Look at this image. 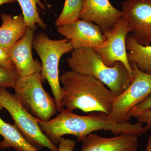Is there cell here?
I'll return each mask as SVG.
<instances>
[{"label": "cell", "mask_w": 151, "mask_h": 151, "mask_svg": "<svg viewBox=\"0 0 151 151\" xmlns=\"http://www.w3.org/2000/svg\"><path fill=\"white\" fill-rule=\"evenodd\" d=\"M6 109L10 114L14 124L27 142L38 150L47 148L58 151V148L50 142L40 129L37 119L22 105L15 94L0 88V109Z\"/></svg>", "instance_id": "6"}, {"label": "cell", "mask_w": 151, "mask_h": 151, "mask_svg": "<svg viewBox=\"0 0 151 151\" xmlns=\"http://www.w3.org/2000/svg\"><path fill=\"white\" fill-rule=\"evenodd\" d=\"M1 18L2 22L0 27V47L9 52L29 28L22 14L13 16L2 13Z\"/></svg>", "instance_id": "14"}, {"label": "cell", "mask_w": 151, "mask_h": 151, "mask_svg": "<svg viewBox=\"0 0 151 151\" xmlns=\"http://www.w3.org/2000/svg\"><path fill=\"white\" fill-rule=\"evenodd\" d=\"M57 31L70 41L74 50L82 47L95 48L102 46L106 41V37L97 25L81 19L57 27Z\"/></svg>", "instance_id": "10"}, {"label": "cell", "mask_w": 151, "mask_h": 151, "mask_svg": "<svg viewBox=\"0 0 151 151\" xmlns=\"http://www.w3.org/2000/svg\"><path fill=\"white\" fill-rule=\"evenodd\" d=\"M16 1H17V0H0V6L4 4L15 2Z\"/></svg>", "instance_id": "24"}, {"label": "cell", "mask_w": 151, "mask_h": 151, "mask_svg": "<svg viewBox=\"0 0 151 151\" xmlns=\"http://www.w3.org/2000/svg\"><path fill=\"white\" fill-rule=\"evenodd\" d=\"M84 0H65L61 13L55 22L57 27L72 23L80 19Z\"/></svg>", "instance_id": "18"}, {"label": "cell", "mask_w": 151, "mask_h": 151, "mask_svg": "<svg viewBox=\"0 0 151 151\" xmlns=\"http://www.w3.org/2000/svg\"><path fill=\"white\" fill-rule=\"evenodd\" d=\"M127 58L130 63H133L139 69L151 74V45L143 46L138 44L132 35L126 38Z\"/></svg>", "instance_id": "16"}, {"label": "cell", "mask_w": 151, "mask_h": 151, "mask_svg": "<svg viewBox=\"0 0 151 151\" xmlns=\"http://www.w3.org/2000/svg\"><path fill=\"white\" fill-rule=\"evenodd\" d=\"M138 137L130 134H121L106 138L91 133L81 141V151H137Z\"/></svg>", "instance_id": "13"}, {"label": "cell", "mask_w": 151, "mask_h": 151, "mask_svg": "<svg viewBox=\"0 0 151 151\" xmlns=\"http://www.w3.org/2000/svg\"><path fill=\"white\" fill-rule=\"evenodd\" d=\"M32 47L41 60L42 81L47 80L56 100L58 112L64 109L62 105L63 91L60 84L58 65L61 57L73 51L71 42L67 39L54 40L49 38L45 33L36 35L33 41Z\"/></svg>", "instance_id": "4"}, {"label": "cell", "mask_w": 151, "mask_h": 151, "mask_svg": "<svg viewBox=\"0 0 151 151\" xmlns=\"http://www.w3.org/2000/svg\"><path fill=\"white\" fill-rule=\"evenodd\" d=\"M0 110H1V109H0Z\"/></svg>", "instance_id": "27"}, {"label": "cell", "mask_w": 151, "mask_h": 151, "mask_svg": "<svg viewBox=\"0 0 151 151\" xmlns=\"http://www.w3.org/2000/svg\"><path fill=\"white\" fill-rule=\"evenodd\" d=\"M148 142L150 144L151 150V135H150V137H149L148 139Z\"/></svg>", "instance_id": "26"}, {"label": "cell", "mask_w": 151, "mask_h": 151, "mask_svg": "<svg viewBox=\"0 0 151 151\" xmlns=\"http://www.w3.org/2000/svg\"><path fill=\"white\" fill-rule=\"evenodd\" d=\"M151 109V95H150L144 101L132 108L128 114V117L136 118L144 112Z\"/></svg>", "instance_id": "20"}, {"label": "cell", "mask_w": 151, "mask_h": 151, "mask_svg": "<svg viewBox=\"0 0 151 151\" xmlns=\"http://www.w3.org/2000/svg\"><path fill=\"white\" fill-rule=\"evenodd\" d=\"M75 145L74 141L62 137L58 143V151H73Z\"/></svg>", "instance_id": "22"}, {"label": "cell", "mask_w": 151, "mask_h": 151, "mask_svg": "<svg viewBox=\"0 0 151 151\" xmlns=\"http://www.w3.org/2000/svg\"><path fill=\"white\" fill-rule=\"evenodd\" d=\"M42 83L40 73L18 75L13 88L25 109L38 121L44 122L50 120L58 109L55 98L45 91Z\"/></svg>", "instance_id": "5"}, {"label": "cell", "mask_w": 151, "mask_h": 151, "mask_svg": "<svg viewBox=\"0 0 151 151\" xmlns=\"http://www.w3.org/2000/svg\"><path fill=\"white\" fill-rule=\"evenodd\" d=\"M122 11L115 8L109 0H84L80 19L97 25L103 34L123 18Z\"/></svg>", "instance_id": "11"}, {"label": "cell", "mask_w": 151, "mask_h": 151, "mask_svg": "<svg viewBox=\"0 0 151 151\" xmlns=\"http://www.w3.org/2000/svg\"><path fill=\"white\" fill-rule=\"evenodd\" d=\"M63 85L62 105L73 111L101 112L109 115L116 96L94 76L66 71L60 77Z\"/></svg>", "instance_id": "2"}, {"label": "cell", "mask_w": 151, "mask_h": 151, "mask_svg": "<svg viewBox=\"0 0 151 151\" xmlns=\"http://www.w3.org/2000/svg\"><path fill=\"white\" fill-rule=\"evenodd\" d=\"M108 115L101 112H92L87 116H80L72 111L64 109L54 119L47 122L38 121L41 131L55 146L66 135H72L81 142L87 135L99 130L110 131L114 135L129 134L141 137L150 130L147 126L138 122L117 123L107 120Z\"/></svg>", "instance_id": "1"}, {"label": "cell", "mask_w": 151, "mask_h": 151, "mask_svg": "<svg viewBox=\"0 0 151 151\" xmlns=\"http://www.w3.org/2000/svg\"><path fill=\"white\" fill-rule=\"evenodd\" d=\"M22 11L25 22L29 29L35 31L38 27L46 29L47 25L41 18L38 10V7L45 9L41 0H17Z\"/></svg>", "instance_id": "17"}, {"label": "cell", "mask_w": 151, "mask_h": 151, "mask_svg": "<svg viewBox=\"0 0 151 151\" xmlns=\"http://www.w3.org/2000/svg\"><path fill=\"white\" fill-rule=\"evenodd\" d=\"M66 62L72 71L97 78L108 86L116 97L128 88L134 78L122 63L117 62L112 67L105 65L93 48L73 50Z\"/></svg>", "instance_id": "3"}, {"label": "cell", "mask_w": 151, "mask_h": 151, "mask_svg": "<svg viewBox=\"0 0 151 151\" xmlns=\"http://www.w3.org/2000/svg\"><path fill=\"white\" fill-rule=\"evenodd\" d=\"M132 29L127 21L122 18L114 27L104 34L106 41L102 46L94 50L101 57L103 63L109 67H113L116 63H122L134 77V70L127 56L126 38Z\"/></svg>", "instance_id": "8"}, {"label": "cell", "mask_w": 151, "mask_h": 151, "mask_svg": "<svg viewBox=\"0 0 151 151\" xmlns=\"http://www.w3.org/2000/svg\"><path fill=\"white\" fill-rule=\"evenodd\" d=\"M134 70V78L129 86L116 97L112 110L108 115V121L117 123L129 122L128 114L130 110L148 97L151 93V74L130 63Z\"/></svg>", "instance_id": "7"}, {"label": "cell", "mask_w": 151, "mask_h": 151, "mask_svg": "<svg viewBox=\"0 0 151 151\" xmlns=\"http://www.w3.org/2000/svg\"><path fill=\"white\" fill-rule=\"evenodd\" d=\"M34 36V31L28 29L24 36L9 51V55L18 75L27 76L41 72V63L32 56V49Z\"/></svg>", "instance_id": "12"}, {"label": "cell", "mask_w": 151, "mask_h": 151, "mask_svg": "<svg viewBox=\"0 0 151 151\" xmlns=\"http://www.w3.org/2000/svg\"><path fill=\"white\" fill-rule=\"evenodd\" d=\"M146 151H151L150 146V144L148 142L147 146H146Z\"/></svg>", "instance_id": "25"}, {"label": "cell", "mask_w": 151, "mask_h": 151, "mask_svg": "<svg viewBox=\"0 0 151 151\" xmlns=\"http://www.w3.org/2000/svg\"><path fill=\"white\" fill-rule=\"evenodd\" d=\"M0 67L9 70H16L9 52L0 47ZM17 71V70H16Z\"/></svg>", "instance_id": "21"}, {"label": "cell", "mask_w": 151, "mask_h": 151, "mask_svg": "<svg viewBox=\"0 0 151 151\" xmlns=\"http://www.w3.org/2000/svg\"><path fill=\"white\" fill-rule=\"evenodd\" d=\"M18 74L16 70L0 67V88H14Z\"/></svg>", "instance_id": "19"}, {"label": "cell", "mask_w": 151, "mask_h": 151, "mask_svg": "<svg viewBox=\"0 0 151 151\" xmlns=\"http://www.w3.org/2000/svg\"><path fill=\"white\" fill-rule=\"evenodd\" d=\"M135 118L138 122L145 124L151 129V109L144 112Z\"/></svg>", "instance_id": "23"}, {"label": "cell", "mask_w": 151, "mask_h": 151, "mask_svg": "<svg viewBox=\"0 0 151 151\" xmlns=\"http://www.w3.org/2000/svg\"><path fill=\"white\" fill-rule=\"evenodd\" d=\"M0 135L4 138L0 142V149L13 148L16 151H40L25 139L14 124L6 123L0 117Z\"/></svg>", "instance_id": "15"}, {"label": "cell", "mask_w": 151, "mask_h": 151, "mask_svg": "<svg viewBox=\"0 0 151 151\" xmlns=\"http://www.w3.org/2000/svg\"><path fill=\"white\" fill-rule=\"evenodd\" d=\"M122 7L123 18L136 41L143 46L151 45V0H127Z\"/></svg>", "instance_id": "9"}]
</instances>
